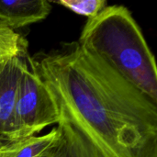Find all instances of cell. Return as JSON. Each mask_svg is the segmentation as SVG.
Returning <instances> with one entry per match:
<instances>
[{"label":"cell","instance_id":"30bf717a","mask_svg":"<svg viewBox=\"0 0 157 157\" xmlns=\"http://www.w3.org/2000/svg\"><path fill=\"white\" fill-rule=\"evenodd\" d=\"M51 157H66V153H65V149L63 146V143H62V144L52 153Z\"/></svg>","mask_w":157,"mask_h":157},{"label":"cell","instance_id":"8992f818","mask_svg":"<svg viewBox=\"0 0 157 157\" xmlns=\"http://www.w3.org/2000/svg\"><path fill=\"white\" fill-rule=\"evenodd\" d=\"M63 143L60 129L0 145V157H49Z\"/></svg>","mask_w":157,"mask_h":157},{"label":"cell","instance_id":"52a82bcc","mask_svg":"<svg viewBox=\"0 0 157 157\" xmlns=\"http://www.w3.org/2000/svg\"><path fill=\"white\" fill-rule=\"evenodd\" d=\"M57 126L62 132L66 157H106L80 129L61 114Z\"/></svg>","mask_w":157,"mask_h":157},{"label":"cell","instance_id":"7a4b0ae2","mask_svg":"<svg viewBox=\"0 0 157 157\" xmlns=\"http://www.w3.org/2000/svg\"><path fill=\"white\" fill-rule=\"evenodd\" d=\"M157 104V66L143 31L124 6H106L87 20L77 42Z\"/></svg>","mask_w":157,"mask_h":157},{"label":"cell","instance_id":"277c9868","mask_svg":"<svg viewBox=\"0 0 157 157\" xmlns=\"http://www.w3.org/2000/svg\"><path fill=\"white\" fill-rule=\"evenodd\" d=\"M27 54L0 63V145L12 142L18 81Z\"/></svg>","mask_w":157,"mask_h":157},{"label":"cell","instance_id":"ba28073f","mask_svg":"<svg viewBox=\"0 0 157 157\" xmlns=\"http://www.w3.org/2000/svg\"><path fill=\"white\" fill-rule=\"evenodd\" d=\"M26 40L0 22V63L13 57L26 55Z\"/></svg>","mask_w":157,"mask_h":157},{"label":"cell","instance_id":"9c48e42d","mask_svg":"<svg viewBox=\"0 0 157 157\" xmlns=\"http://www.w3.org/2000/svg\"><path fill=\"white\" fill-rule=\"evenodd\" d=\"M57 3L88 19L98 16L107 6L105 0H60Z\"/></svg>","mask_w":157,"mask_h":157},{"label":"cell","instance_id":"5b68a950","mask_svg":"<svg viewBox=\"0 0 157 157\" xmlns=\"http://www.w3.org/2000/svg\"><path fill=\"white\" fill-rule=\"evenodd\" d=\"M52 5L45 0L0 1V22L15 30L45 19Z\"/></svg>","mask_w":157,"mask_h":157},{"label":"cell","instance_id":"3957f363","mask_svg":"<svg viewBox=\"0 0 157 157\" xmlns=\"http://www.w3.org/2000/svg\"><path fill=\"white\" fill-rule=\"evenodd\" d=\"M58 121L56 105L27 56L17 92L13 141L35 136Z\"/></svg>","mask_w":157,"mask_h":157},{"label":"cell","instance_id":"6da1fadb","mask_svg":"<svg viewBox=\"0 0 157 157\" xmlns=\"http://www.w3.org/2000/svg\"><path fill=\"white\" fill-rule=\"evenodd\" d=\"M58 113L106 157H157V104L78 43L30 58Z\"/></svg>","mask_w":157,"mask_h":157},{"label":"cell","instance_id":"8fae6325","mask_svg":"<svg viewBox=\"0 0 157 157\" xmlns=\"http://www.w3.org/2000/svg\"><path fill=\"white\" fill-rule=\"evenodd\" d=\"M51 155H50V156H49V157H51Z\"/></svg>","mask_w":157,"mask_h":157}]
</instances>
